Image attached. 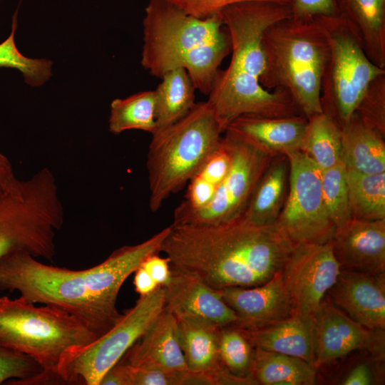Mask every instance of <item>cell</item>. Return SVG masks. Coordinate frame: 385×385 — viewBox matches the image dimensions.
Segmentation results:
<instances>
[{"label": "cell", "mask_w": 385, "mask_h": 385, "mask_svg": "<svg viewBox=\"0 0 385 385\" xmlns=\"http://www.w3.org/2000/svg\"><path fill=\"white\" fill-rule=\"evenodd\" d=\"M354 113L366 124L385 136V73L371 82Z\"/></svg>", "instance_id": "cell-37"}, {"label": "cell", "mask_w": 385, "mask_h": 385, "mask_svg": "<svg viewBox=\"0 0 385 385\" xmlns=\"http://www.w3.org/2000/svg\"><path fill=\"white\" fill-rule=\"evenodd\" d=\"M337 1L339 15L356 29L369 59L385 69V0Z\"/></svg>", "instance_id": "cell-27"}, {"label": "cell", "mask_w": 385, "mask_h": 385, "mask_svg": "<svg viewBox=\"0 0 385 385\" xmlns=\"http://www.w3.org/2000/svg\"><path fill=\"white\" fill-rule=\"evenodd\" d=\"M133 284L140 296L147 295L160 287L150 274L141 266L134 272Z\"/></svg>", "instance_id": "cell-43"}, {"label": "cell", "mask_w": 385, "mask_h": 385, "mask_svg": "<svg viewBox=\"0 0 385 385\" xmlns=\"http://www.w3.org/2000/svg\"><path fill=\"white\" fill-rule=\"evenodd\" d=\"M119 361L134 367L170 372L188 370L178 337L175 316L164 308Z\"/></svg>", "instance_id": "cell-20"}, {"label": "cell", "mask_w": 385, "mask_h": 385, "mask_svg": "<svg viewBox=\"0 0 385 385\" xmlns=\"http://www.w3.org/2000/svg\"><path fill=\"white\" fill-rule=\"evenodd\" d=\"M160 78L161 82L153 90L157 130L184 117L196 103V88L184 68L170 70Z\"/></svg>", "instance_id": "cell-29"}, {"label": "cell", "mask_w": 385, "mask_h": 385, "mask_svg": "<svg viewBox=\"0 0 385 385\" xmlns=\"http://www.w3.org/2000/svg\"><path fill=\"white\" fill-rule=\"evenodd\" d=\"M294 245L277 222L256 225L242 216L218 225H172L161 252L171 268L220 291L268 282L282 272Z\"/></svg>", "instance_id": "cell-1"}, {"label": "cell", "mask_w": 385, "mask_h": 385, "mask_svg": "<svg viewBox=\"0 0 385 385\" xmlns=\"http://www.w3.org/2000/svg\"><path fill=\"white\" fill-rule=\"evenodd\" d=\"M227 303L238 315L236 325L247 328L283 320L291 317L293 307L281 272L268 282L251 287L220 290Z\"/></svg>", "instance_id": "cell-19"}, {"label": "cell", "mask_w": 385, "mask_h": 385, "mask_svg": "<svg viewBox=\"0 0 385 385\" xmlns=\"http://www.w3.org/2000/svg\"><path fill=\"white\" fill-rule=\"evenodd\" d=\"M140 266L150 274L159 287H163L170 279L171 267L168 257L154 254L145 258Z\"/></svg>", "instance_id": "cell-41"}, {"label": "cell", "mask_w": 385, "mask_h": 385, "mask_svg": "<svg viewBox=\"0 0 385 385\" xmlns=\"http://www.w3.org/2000/svg\"><path fill=\"white\" fill-rule=\"evenodd\" d=\"M291 16L299 19L339 15L337 0H290Z\"/></svg>", "instance_id": "cell-40"}, {"label": "cell", "mask_w": 385, "mask_h": 385, "mask_svg": "<svg viewBox=\"0 0 385 385\" xmlns=\"http://www.w3.org/2000/svg\"><path fill=\"white\" fill-rule=\"evenodd\" d=\"M143 26L141 65L160 78L195 48L228 34L220 14L197 18L165 0L149 1Z\"/></svg>", "instance_id": "cell-9"}, {"label": "cell", "mask_w": 385, "mask_h": 385, "mask_svg": "<svg viewBox=\"0 0 385 385\" xmlns=\"http://www.w3.org/2000/svg\"><path fill=\"white\" fill-rule=\"evenodd\" d=\"M219 14L230 35L231 58L225 69L217 71L207 102L222 131L244 115H302L286 91H270L260 83L265 68L263 33L274 23L291 16L290 6L249 1L230 4Z\"/></svg>", "instance_id": "cell-2"}, {"label": "cell", "mask_w": 385, "mask_h": 385, "mask_svg": "<svg viewBox=\"0 0 385 385\" xmlns=\"http://www.w3.org/2000/svg\"><path fill=\"white\" fill-rule=\"evenodd\" d=\"M232 162L229 143L222 134L218 146L188 183L183 200L175 208L173 222L208 204L227 175Z\"/></svg>", "instance_id": "cell-26"}, {"label": "cell", "mask_w": 385, "mask_h": 385, "mask_svg": "<svg viewBox=\"0 0 385 385\" xmlns=\"http://www.w3.org/2000/svg\"><path fill=\"white\" fill-rule=\"evenodd\" d=\"M316 17L329 48L322 78L321 106L342 130L371 82L385 69L369 59L359 34L347 19L340 15Z\"/></svg>", "instance_id": "cell-8"}, {"label": "cell", "mask_w": 385, "mask_h": 385, "mask_svg": "<svg viewBox=\"0 0 385 385\" xmlns=\"http://www.w3.org/2000/svg\"><path fill=\"white\" fill-rule=\"evenodd\" d=\"M16 179L9 159L0 153V192L9 188Z\"/></svg>", "instance_id": "cell-44"}, {"label": "cell", "mask_w": 385, "mask_h": 385, "mask_svg": "<svg viewBox=\"0 0 385 385\" xmlns=\"http://www.w3.org/2000/svg\"><path fill=\"white\" fill-rule=\"evenodd\" d=\"M289 160L275 155L262 175L242 217L256 225L275 223L284 205L289 185Z\"/></svg>", "instance_id": "cell-23"}, {"label": "cell", "mask_w": 385, "mask_h": 385, "mask_svg": "<svg viewBox=\"0 0 385 385\" xmlns=\"http://www.w3.org/2000/svg\"><path fill=\"white\" fill-rule=\"evenodd\" d=\"M182 11L197 18H207L219 14L225 7L249 1H272L290 4V0H165Z\"/></svg>", "instance_id": "cell-39"}, {"label": "cell", "mask_w": 385, "mask_h": 385, "mask_svg": "<svg viewBox=\"0 0 385 385\" xmlns=\"http://www.w3.org/2000/svg\"><path fill=\"white\" fill-rule=\"evenodd\" d=\"M342 143L346 170L365 174L385 173L384 136L355 113L342 129Z\"/></svg>", "instance_id": "cell-24"}, {"label": "cell", "mask_w": 385, "mask_h": 385, "mask_svg": "<svg viewBox=\"0 0 385 385\" xmlns=\"http://www.w3.org/2000/svg\"><path fill=\"white\" fill-rule=\"evenodd\" d=\"M229 33L223 38L198 46L183 60L180 68L188 73L197 90L207 96L222 61L230 54Z\"/></svg>", "instance_id": "cell-33"}, {"label": "cell", "mask_w": 385, "mask_h": 385, "mask_svg": "<svg viewBox=\"0 0 385 385\" xmlns=\"http://www.w3.org/2000/svg\"><path fill=\"white\" fill-rule=\"evenodd\" d=\"M327 294L333 304L354 321L371 330H384V273L341 269Z\"/></svg>", "instance_id": "cell-15"}, {"label": "cell", "mask_w": 385, "mask_h": 385, "mask_svg": "<svg viewBox=\"0 0 385 385\" xmlns=\"http://www.w3.org/2000/svg\"><path fill=\"white\" fill-rule=\"evenodd\" d=\"M307 124L308 119L302 115L281 118L244 115L233 120L227 129L274 155H287L301 150Z\"/></svg>", "instance_id": "cell-21"}, {"label": "cell", "mask_w": 385, "mask_h": 385, "mask_svg": "<svg viewBox=\"0 0 385 385\" xmlns=\"http://www.w3.org/2000/svg\"><path fill=\"white\" fill-rule=\"evenodd\" d=\"M331 242L341 269L374 274L384 273L385 219L351 218L336 227Z\"/></svg>", "instance_id": "cell-18"}, {"label": "cell", "mask_w": 385, "mask_h": 385, "mask_svg": "<svg viewBox=\"0 0 385 385\" xmlns=\"http://www.w3.org/2000/svg\"><path fill=\"white\" fill-rule=\"evenodd\" d=\"M163 289L164 308L175 317H196L219 327L236 324L240 321L220 291L193 274L171 268L170 279Z\"/></svg>", "instance_id": "cell-16"}, {"label": "cell", "mask_w": 385, "mask_h": 385, "mask_svg": "<svg viewBox=\"0 0 385 385\" xmlns=\"http://www.w3.org/2000/svg\"><path fill=\"white\" fill-rule=\"evenodd\" d=\"M340 271L331 241L295 245L281 272L293 314L313 317Z\"/></svg>", "instance_id": "cell-13"}, {"label": "cell", "mask_w": 385, "mask_h": 385, "mask_svg": "<svg viewBox=\"0 0 385 385\" xmlns=\"http://www.w3.org/2000/svg\"><path fill=\"white\" fill-rule=\"evenodd\" d=\"M97 336L78 318L50 305L37 307L22 297H0V346L28 355L43 369L45 382H63L58 366L71 348Z\"/></svg>", "instance_id": "cell-5"}, {"label": "cell", "mask_w": 385, "mask_h": 385, "mask_svg": "<svg viewBox=\"0 0 385 385\" xmlns=\"http://www.w3.org/2000/svg\"><path fill=\"white\" fill-rule=\"evenodd\" d=\"M287 156L288 190L277 222L294 245L329 242L336 227L324 202L321 170L301 150Z\"/></svg>", "instance_id": "cell-12"}, {"label": "cell", "mask_w": 385, "mask_h": 385, "mask_svg": "<svg viewBox=\"0 0 385 385\" xmlns=\"http://www.w3.org/2000/svg\"><path fill=\"white\" fill-rule=\"evenodd\" d=\"M261 44V86L286 91L307 118L322 113L321 83L329 48L317 18L279 20L264 31Z\"/></svg>", "instance_id": "cell-3"}, {"label": "cell", "mask_w": 385, "mask_h": 385, "mask_svg": "<svg viewBox=\"0 0 385 385\" xmlns=\"http://www.w3.org/2000/svg\"><path fill=\"white\" fill-rule=\"evenodd\" d=\"M322 192L328 216L335 227L351 219L346 168L341 161L321 171Z\"/></svg>", "instance_id": "cell-35"}, {"label": "cell", "mask_w": 385, "mask_h": 385, "mask_svg": "<svg viewBox=\"0 0 385 385\" xmlns=\"http://www.w3.org/2000/svg\"><path fill=\"white\" fill-rule=\"evenodd\" d=\"M177 334L188 370L214 372L222 365L219 353L221 327L192 317H175Z\"/></svg>", "instance_id": "cell-25"}, {"label": "cell", "mask_w": 385, "mask_h": 385, "mask_svg": "<svg viewBox=\"0 0 385 385\" xmlns=\"http://www.w3.org/2000/svg\"><path fill=\"white\" fill-rule=\"evenodd\" d=\"M43 369L31 356L0 346V384H38Z\"/></svg>", "instance_id": "cell-36"}, {"label": "cell", "mask_w": 385, "mask_h": 385, "mask_svg": "<svg viewBox=\"0 0 385 385\" xmlns=\"http://www.w3.org/2000/svg\"><path fill=\"white\" fill-rule=\"evenodd\" d=\"M240 328L254 347L298 357L314 366L312 317L292 314L281 321Z\"/></svg>", "instance_id": "cell-22"}, {"label": "cell", "mask_w": 385, "mask_h": 385, "mask_svg": "<svg viewBox=\"0 0 385 385\" xmlns=\"http://www.w3.org/2000/svg\"><path fill=\"white\" fill-rule=\"evenodd\" d=\"M373 382V375L370 367L366 364L354 366L343 379L344 385H369Z\"/></svg>", "instance_id": "cell-42"}, {"label": "cell", "mask_w": 385, "mask_h": 385, "mask_svg": "<svg viewBox=\"0 0 385 385\" xmlns=\"http://www.w3.org/2000/svg\"><path fill=\"white\" fill-rule=\"evenodd\" d=\"M307 119L308 124L301 151L321 171L342 161L341 128L323 112Z\"/></svg>", "instance_id": "cell-30"}, {"label": "cell", "mask_w": 385, "mask_h": 385, "mask_svg": "<svg viewBox=\"0 0 385 385\" xmlns=\"http://www.w3.org/2000/svg\"><path fill=\"white\" fill-rule=\"evenodd\" d=\"M111 371L118 385H180L183 372L134 367L118 361Z\"/></svg>", "instance_id": "cell-38"}, {"label": "cell", "mask_w": 385, "mask_h": 385, "mask_svg": "<svg viewBox=\"0 0 385 385\" xmlns=\"http://www.w3.org/2000/svg\"><path fill=\"white\" fill-rule=\"evenodd\" d=\"M164 307L163 287L140 296L107 333L89 344L71 348L63 354L58 366L63 382L99 385L104 374L121 359Z\"/></svg>", "instance_id": "cell-10"}, {"label": "cell", "mask_w": 385, "mask_h": 385, "mask_svg": "<svg viewBox=\"0 0 385 385\" xmlns=\"http://www.w3.org/2000/svg\"><path fill=\"white\" fill-rule=\"evenodd\" d=\"M64 209L53 173L43 168L0 192V258L23 250L52 261Z\"/></svg>", "instance_id": "cell-6"}, {"label": "cell", "mask_w": 385, "mask_h": 385, "mask_svg": "<svg viewBox=\"0 0 385 385\" xmlns=\"http://www.w3.org/2000/svg\"><path fill=\"white\" fill-rule=\"evenodd\" d=\"M351 218L385 219V173L365 174L346 169Z\"/></svg>", "instance_id": "cell-31"}, {"label": "cell", "mask_w": 385, "mask_h": 385, "mask_svg": "<svg viewBox=\"0 0 385 385\" xmlns=\"http://www.w3.org/2000/svg\"><path fill=\"white\" fill-rule=\"evenodd\" d=\"M230 147V170L211 201L172 225H218L242 217L262 175L275 156L240 134L223 133Z\"/></svg>", "instance_id": "cell-11"}, {"label": "cell", "mask_w": 385, "mask_h": 385, "mask_svg": "<svg viewBox=\"0 0 385 385\" xmlns=\"http://www.w3.org/2000/svg\"><path fill=\"white\" fill-rule=\"evenodd\" d=\"M222 134L206 101L195 103L184 117L152 135L146 162L152 212L187 185Z\"/></svg>", "instance_id": "cell-4"}, {"label": "cell", "mask_w": 385, "mask_h": 385, "mask_svg": "<svg viewBox=\"0 0 385 385\" xmlns=\"http://www.w3.org/2000/svg\"><path fill=\"white\" fill-rule=\"evenodd\" d=\"M255 347L236 324L221 327L219 353L222 365L239 376H251Z\"/></svg>", "instance_id": "cell-34"}, {"label": "cell", "mask_w": 385, "mask_h": 385, "mask_svg": "<svg viewBox=\"0 0 385 385\" xmlns=\"http://www.w3.org/2000/svg\"><path fill=\"white\" fill-rule=\"evenodd\" d=\"M313 318L316 368L351 351L371 349L377 343L374 330L351 319L329 297L323 299Z\"/></svg>", "instance_id": "cell-17"}, {"label": "cell", "mask_w": 385, "mask_h": 385, "mask_svg": "<svg viewBox=\"0 0 385 385\" xmlns=\"http://www.w3.org/2000/svg\"><path fill=\"white\" fill-rule=\"evenodd\" d=\"M171 229L170 225L143 242L124 245L100 264L83 270L91 295L110 315L121 319L123 314L118 312L116 302L123 284L145 258L161 252L163 242Z\"/></svg>", "instance_id": "cell-14"}, {"label": "cell", "mask_w": 385, "mask_h": 385, "mask_svg": "<svg viewBox=\"0 0 385 385\" xmlns=\"http://www.w3.org/2000/svg\"><path fill=\"white\" fill-rule=\"evenodd\" d=\"M251 376L257 384L310 385L316 367L298 357L255 347Z\"/></svg>", "instance_id": "cell-28"}, {"label": "cell", "mask_w": 385, "mask_h": 385, "mask_svg": "<svg viewBox=\"0 0 385 385\" xmlns=\"http://www.w3.org/2000/svg\"><path fill=\"white\" fill-rule=\"evenodd\" d=\"M0 290L16 291L30 302L63 309L83 322L98 338L120 321L92 297L83 270L42 263L26 251L0 258Z\"/></svg>", "instance_id": "cell-7"}, {"label": "cell", "mask_w": 385, "mask_h": 385, "mask_svg": "<svg viewBox=\"0 0 385 385\" xmlns=\"http://www.w3.org/2000/svg\"><path fill=\"white\" fill-rule=\"evenodd\" d=\"M140 130L152 135L157 130L154 91H145L111 103L109 130L115 135Z\"/></svg>", "instance_id": "cell-32"}]
</instances>
